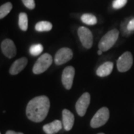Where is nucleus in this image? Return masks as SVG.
<instances>
[{
    "label": "nucleus",
    "mask_w": 134,
    "mask_h": 134,
    "mask_svg": "<svg viewBox=\"0 0 134 134\" xmlns=\"http://www.w3.org/2000/svg\"><path fill=\"white\" fill-rule=\"evenodd\" d=\"M50 108V101L47 96H41L30 100L26 107V115L34 122H41L46 119Z\"/></svg>",
    "instance_id": "nucleus-1"
},
{
    "label": "nucleus",
    "mask_w": 134,
    "mask_h": 134,
    "mask_svg": "<svg viewBox=\"0 0 134 134\" xmlns=\"http://www.w3.org/2000/svg\"><path fill=\"white\" fill-rule=\"evenodd\" d=\"M24 5L30 10L34 9L35 8V2L34 0H22Z\"/></svg>",
    "instance_id": "nucleus-22"
},
{
    "label": "nucleus",
    "mask_w": 134,
    "mask_h": 134,
    "mask_svg": "<svg viewBox=\"0 0 134 134\" xmlns=\"http://www.w3.org/2000/svg\"><path fill=\"white\" fill-rule=\"evenodd\" d=\"M6 134H23V133H16L15 131H13V130H8L6 132Z\"/></svg>",
    "instance_id": "nucleus-23"
},
{
    "label": "nucleus",
    "mask_w": 134,
    "mask_h": 134,
    "mask_svg": "<svg viewBox=\"0 0 134 134\" xmlns=\"http://www.w3.org/2000/svg\"><path fill=\"white\" fill-rule=\"evenodd\" d=\"M12 4L10 2H7L2 5L0 8V19H3L10 12L12 9Z\"/></svg>",
    "instance_id": "nucleus-18"
},
{
    "label": "nucleus",
    "mask_w": 134,
    "mask_h": 134,
    "mask_svg": "<svg viewBox=\"0 0 134 134\" xmlns=\"http://www.w3.org/2000/svg\"><path fill=\"white\" fill-rule=\"evenodd\" d=\"M43 51V46L41 44H34L29 48V52L32 56H38Z\"/></svg>",
    "instance_id": "nucleus-19"
},
{
    "label": "nucleus",
    "mask_w": 134,
    "mask_h": 134,
    "mask_svg": "<svg viewBox=\"0 0 134 134\" xmlns=\"http://www.w3.org/2000/svg\"><path fill=\"white\" fill-rule=\"evenodd\" d=\"M52 57L48 53H45L41 55L33 66L34 74L39 75L46 72L52 63Z\"/></svg>",
    "instance_id": "nucleus-3"
},
{
    "label": "nucleus",
    "mask_w": 134,
    "mask_h": 134,
    "mask_svg": "<svg viewBox=\"0 0 134 134\" xmlns=\"http://www.w3.org/2000/svg\"><path fill=\"white\" fill-rule=\"evenodd\" d=\"M19 29L23 31L28 30V16L25 13H20L19 15Z\"/></svg>",
    "instance_id": "nucleus-17"
},
{
    "label": "nucleus",
    "mask_w": 134,
    "mask_h": 134,
    "mask_svg": "<svg viewBox=\"0 0 134 134\" xmlns=\"http://www.w3.org/2000/svg\"><path fill=\"white\" fill-rule=\"evenodd\" d=\"M127 2V0H114L113 2V8L114 9L122 8Z\"/></svg>",
    "instance_id": "nucleus-21"
},
{
    "label": "nucleus",
    "mask_w": 134,
    "mask_h": 134,
    "mask_svg": "<svg viewBox=\"0 0 134 134\" xmlns=\"http://www.w3.org/2000/svg\"><path fill=\"white\" fill-rule=\"evenodd\" d=\"M113 69V63L106 62L97 69L96 75L99 77H106L110 75Z\"/></svg>",
    "instance_id": "nucleus-14"
},
{
    "label": "nucleus",
    "mask_w": 134,
    "mask_h": 134,
    "mask_svg": "<svg viewBox=\"0 0 134 134\" xmlns=\"http://www.w3.org/2000/svg\"><path fill=\"white\" fill-rule=\"evenodd\" d=\"M52 29V24L48 21H41L35 25V30L38 32L49 31Z\"/></svg>",
    "instance_id": "nucleus-15"
},
{
    "label": "nucleus",
    "mask_w": 134,
    "mask_h": 134,
    "mask_svg": "<svg viewBox=\"0 0 134 134\" xmlns=\"http://www.w3.org/2000/svg\"><path fill=\"white\" fill-rule=\"evenodd\" d=\"M133 56L130 52H126L121 54L117 60V69L120 72L128 71L133 65Z\"/></svg>",
    "instance_id": "nucleus-5"
},
{
    "label": "nucleus",
    "mask_w": 134,
    "mask_h": 134,
    "mask_svg": "<svg viewBox=\"0 0 134 134\" xmlns=\"http://www.w3.org/2000/svg\"><path fill=\"white\" fill-rule=\"evenodd\" d=\"M119 32L117 29H113L104 34L98 43V48L102 52H107L112 48L119 38Z\"/></svg>",
    "instance_id": "nucleus-2"
},
{
    "label": "nucleus",
    "mask_w": 134,
    "mask_h": 134,
    "mask_svg": "<svg viewBox=\"0 0 134 134\" xmlns=\"http://www.w3.org/2000/svg\"><path fill=\"white\" fill-rule=\"evenodd\" d=\"M102 52H102L101 50H100V49H99V51L98 52V54H99V55H101V54H102Z\"/></svg>",
    "instance_id": "nucleus-24"
},
{
    "label": "nucleus",
    "mask_w": 134,
    "mask_h": 134,
    "mask_svg": "<svg viewBox=\"0 0 134 134\" xmlns=\"http://www.w3.org/2000/svg\"><path fill=\"white\" fill-rule=\"evenodd\" d=\"M77 34L83 47L90 48L93 43V36L91 31L86 27L81 26L77 30Z\"/></svg>",
    "instance_id": "nucleus-6"
},
{
    "label": "nucleus",
    "mask_w": 134,
    "mask_h": 134,
    "mask_svg": "<svg viewBox=\"0 0 134 134\" xmlns=\"http://www.w3.org/2000/svg\"><path fill=\"white\" fill-rule=\"evenodd\" d=\"M75 74V70L74 67L67 66L64 69L62 73V83L66 90H70L72 88L73 80Z\"/></svg>",
    "instance_id": "nucleus-9"
},
{
    "label": "nucleus",
    "mask_w": 134,
    "mask_h": 134,
    "mask_svg": "<svg viewBox=\"0 0 134 134\" xmlns=\"http://www.w3.org/2000/svg\"><path fill=\"white\" fill-rule=\"evenodd\" d=\"M110 118V111L107 107H102L98 110L92 117L90 122V125L92 128H98L104 125Z\"/></svg>",
    "instance_id": "nucleus-4"
},
{
    "label": "nucleus",
    "mask_w": 134,
    "mask_h": 134,
    "mask_svg": "<svg viewBox=\"0 0 134 134\" xmlns=\"http://www.w3.org/2000/svg\"><path fill=\"white\" fill-rule=\"evenodd\" d=\"M73 57L72 49L69 48H62L59 49L55 54L54 62L57 65H62L69 61Z\"/></svg>",
    "instance_id": "nucleus-8"
},
{
    "label": "nucleus",
    "mask_w": 134,
    "mask_h": 134,
    "mask_svg": "<svg viewBox=\"0 0 134 134\" xmlns=\"http://www.w3.org/2000/svg\"><path fill=\"white\" fill-rule=\"evenodd\" d=\"M81 21L84 24L88 25H93L97 23V18L94 15L90 14H84L81 16Z\"/></svg>",
    "instance_id": "nucleus-16"
},
{
    "label": "nucleus",
    "mask_w": 134,
    "mask_h": 134,
    "mask_svg": "<svg viewBox=\"0 0 134 134\" xmlns=\"http://www.w3.org/2000/svg\"><path fill=\"white\" fill-rule=\"evenodd\" d=\"M63 127V123L59 120H55L52 122L43 126V131L46 134H55L59 132Z\"/></svg>",
    "instance_id": "nucleus-13"
},
{
    "label": "nucleus",
    "mask_w": 134,
    "mask_h": 134,
    "mask_svg": "<svg viewBox=\"0 0 134 134\" xmlns=\"http://www.w3.org/2000/svg\"><path fill=\"white\" fill-rule=\"evenodd\" d=\"M1 49L5 57L12 58L16 54V48L13 40L5 39L1 43Z\"/></svg>",
    "instance_id": "nucleus-10"
},
{
    "label": "nucleus",
    "mask_w": 134,
    "mask_h": 134,
    "mask_svg": "<svg viewBox=\"0 0 134 134\" xmlns=\"http://www.w3.org/2000/svg\"><path fill=\"white\" fill-rule=\"evenodd\" d=\"M98 134H104V133H98Z\"/></svg>",
    "instance_id": "nucleus-25"
},
{
    "label": "nucleus",
    "mask_w": 134,
    "mask_h": 134,
    "mask_svg": "<svg viewBox=\"0 0 134 134\" xmlns=\"http://www.w3.org/2000/svg\"><path fill=\"white\" fill-rule=\"evenodd\" d=\"M27 63H28V60L26 58H21L16 60L10 68V74L12 75H16L19 74V72H22L24 69Z\"/></svg>",
    "instance_id": "nucleus-11"
},
{
    "label": "nucleus",
    "mask_w": 134,
    "mask_h": 134,
    "mask_svg": "<svg viewBox=\"0 0 134 134\" xmlns=\"http://www.w3.org/2000/svg\"><path fill=\"white\" fill-rule=\"evenodd\" d=\"M62 117H63V128L69 131L72 129L74 121H75V116L72 114L69 110H63L62 112Z\"/></svg>",
    "instance_id": "nucleus-12"
},
{
    "label": "nucleus",
    "mask_w": 134,
    "mask_h": 134,
    "mask_svg": "<svg viewBox=\"0 0 134 134\" xmlns=\"http://www.w3.org/2000/svg\"><path fill=\"white\" fill-rule=\"evenodd\" d=\"M90 103V95L89 92H84L79 99L77 100L75 104V108L77 114L80 116H83L86 114V110Z\"/></svg>",
    "instance_id": "nucleus-7"
},
{
    "label": "nucleus",
    "mask_w": 134,
    "mask_h": 134,
    "mask_svg": "<svg viewBox=\"0 0 134 134\" xmlns=\"http://www.w3.org/2000/svg\"><path fill=\"white\" fill-rule=\"evenodd\" d=\"M134 31V18L131 19L129 22L126 24V29L124 31V34L127 36V33L132 34Z\"/></svg>",
    "instance_id": "nucleus-20"
}]
</instances>
